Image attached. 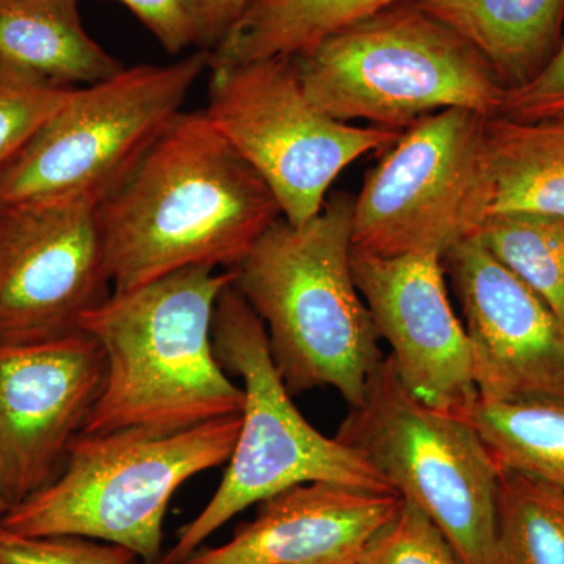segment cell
<instances>
[{"instance_id":"1","label":"cell","mask_w":564,"mask_h":564,"mask_svg":"<svg viewBox=\"0 0 564 564\" xmlns=\"http://www.w3.org/2000/svg\"><path fill=\"white\" fill-rule=\"evenodd\" d=\"M269 185L206 111H181L96 209L113 291L192 269L236 270L280 220Z\"/></svg>"},{"instance_id":"2","label":"cell","mask_w":564,"mask_h":564,"mask_svg":"<svg viewBox=\"0 0 564 564\" xmlns=\"http://www.w3.org/2000/svg\"><path fill=\"white\" fill-rule=\"evenodd\" d=\"M234 280V270L192 267L113 291L80 318L107 364L82 433H176L242 413L243 388L226 375L212 339L215 307Z\"/></svg>"},{"instance_id":"3","label":"cell","mask_w":564,"mask_h":564,"mask_svg":"<svg viewBox=\"0 0 564 564\" xmlns=\"http://www.w3.org/2000/svg\"><path fill=\"white\" fill-rule=\"evenodd\" d=\"M352 204L334 193L313 220L280 218L234 270L289 393L333 388L350 408L386 358L352 278Z\"/></svg>"},{"instance_id":"4","label":"cell","mask_w":564,"mask_h":564,"mask_svg":"<svg viewBox=\"0 0 564 564\" xmlns=\"http://www.w3.org/2000/svg\"><path fill=\"white\" fill-rule=\"evenodd\" d=\"M293 58L306 98L337 121L403 132L441 110L502 113L507 87L481 52L415 2L389 7Z\"/></svg>"},{"instance_id":"5","label":"cell","mask_w":564,"mask_h":564,"mask_svg":"<svg viewBox=\"0 0 564 564\" xmlns=\"http://www.w3.org/2000/svg\"><path fill=\"white\" fill-rule=\"evenodd\" d=\"M240 422L242 413L176 433H80L61 475L0 525L28 536L90 538L159 563L170 500L195 475L228 463Z\"/></svg>"},{"instance_id":"6","label":"cell","mask_w":564,"mask_h":564,"mask_svg":"<svg viewBox=\"0 0 564 564\" xmlns=\"http://www.w3.org/2000/svg\"><path fill=\"white\" fill-rule=\"evenodd\" d=\"M212 339L218 361L243 383L239 436L217 492L158 564L184 563L234 516L292 486L326 481L395 492L355 448L300 413L270 355L265 326L234 282L218 299Z\"/></svg>"},{"instance_id":"7","label":"cell","mask_w":564,"mask_h":564,"mask_svg":"<svg viewBox=\"0 0 564 564\" xmlns=\"http://www.w3.org/2000/svg\"><path fill=\"white\" fill-rule=\"evenodd\" d=\"M198 51L170 65H137L74 88L0 177V207L84 204L98 209L139 169L209 68Z\"/></svg>"},{"instance_id":"8","label":"cell","mask_w":564,"mask_h":564,"mask_svg":"<svg viewBox=\"0 0 564 564\" xmlns=\"http://www.w3.org/2000/svg\"><path fill=\"white\" fill-rule=\"evenodd\" d=\"M336 437L421 508L464 564H496L499 467L469 422L417 399L389 356Z\"/></svg>"},{"instance_id":"9","label":"cell","mask_w":564,"mask_h":564,"mask_svg":"<svg viewBox=\"0 0 564 564\" xmlns=\"http://www.w3.org/2000/svg\"><path fill=\"white\" fill-rule=\"evenodd\" d=\"M210 69L207 118L269 185L291 225L321 214L326 193L350 163L388 150L402 135L323 113L304 95L293 57Z\"/></svg>"},{"instance_id":"10","label":"cell","mask_w":564,"mask_h":564,"mask_svg":"<svg viewBox=\"0 0 564 564\" xmlns=\"http://www.w3.org/2000/svg\"><path fill=\"white\" fill-rule=\"evenodd\" d=\"M464 109L404 129L352 204V250L380 258L444 256L488 217L485 124Z\"/></svg>"},{"instance_id":"11","label":"cell","mask_w":564,"mask_h":564,"mask_svg":"<svg viewBox=\"0 0 564 564\" xmlns=\"http://www.w3.org/2000/svg\"><path fill=\"white\" fill-rule=\"evenodd\" d=\"M113 292L95 207H0V345H32L80 332Z\"/></svg>"},{"instance_id":"12","label":"cell","mask_w":564,"mask_h":564,"mask_svg":"<svg viewBox=\"0 0 564 564\" xmlns=\"http://www.w3.org/2000/svg\"><path fill=\"white\" fill-rule=\"evenodd\" d=\"M106 372L102 348L84 332L0 345V500L7 511L61 475Z\"/></svg>"},{"instance_id":"13","label":"cell","mask_w":564,"mask_h":564,"mask_svg":"<svg viewBox=\"0 0 564 564\" xmlns=\"http://www.w3.org/2000/svg\"><path fill=\"white\" fill-rule=\"evenodd\" d=\"M470 344L478 400L564 404V326L475 236L443 256Z\"/></svg>"},{"instance_id":"14","label":"cell","mask_w":564,"mask_h":564,"mask_svg":"<svg viewBox=\"0 0 564 564\" xmlns=\"http://www.w3.org/2000/svg\"><path fill=\"white\" fill-rule=\"evenodd\" d=\"M351 272L403 384L448 413L477 402L470 344L448 300L443 256L380 258L352 250Z\"/></svg>"},{"instance_id":"15","label":"cell","mask_w":564,"mask_h":564,"mask_svg":"<svg viewBox=\"0 0 564 564\" xmlns=\"http://www.w3.org/2000/svg\"><path fill=\"white\" fill-rule=\"evenodd\" d=\"M402 497L347 485L292 486L259 503L231 540L198 549L182 564H361Z\"/></svg>"},{"instance_id":"16","label":"cell","mask_w":564,"mask_h":564,"mask_svg":"<svg viewBox=\"0 0 564 564\" xmlns=\"http://www.w3.org/2000/svg\"><path fill=\"white\" fill-rule=\"evenodd\" d=\"M0 68L52 87L80 88L126 66L85 31L79 0H0Z\"/></svg>"},{"instance_id":"17","label":"cell","mask_w":564,"mask_h":564,"mask_svg":"<svg viewBox=\"0 0 564 564\" xmlns=\"http://www.w3.org/2000/svg\"><path fill=\"white\" fill-rule=\"evenodd\" d=\"M496 70L507 88L524 84L562 40L564 0H419Z\"/></svg>"},{"instance_id":"18","label":"cell","mask_w":564,"mask_h":564,"mask_svg":"<svg viewBox=\"0 0 564 564\" xmlns=\"http://www.w3.org/2000/svg\"><path fill=\"white\" fill-rule=\"evenodd\" d=\"M488 217L534 214L564 218V124L486 120ZM486 217V218H488Z\"/></svg>"},{"instance_id":"19","label":"cell","mask_w":564,"mask_h":564,"mask_svg":"<svg viewBox=\"0 0 564 564\" xmlns=\"http://www.w3.org/2000/svg\"><path fill=\"white\" fill-rule=\"evenodd\" d=\"M419 0H258L210 52V66L296 57L348 25Z\"/></svg>"},{"instance_id":"20","label":"cell","mask_w":564,"mask_h":564,"mask_svg":"<svg viewBox=\"0 0 564 564\" xmlns=\"http://www.w3.org/2000/svg\"><path fill=\"white\" fill-rule=\"evenodd\" d=\"M484 441L499 470L564 489V404L477 400L456 413Z\"/></svg>"},{"instance_id":"21","label":"cell","mask_w":564,"mask_h":564,"mask_svg":"<svg viewBox=\"0 0 564 564\" xmlns=\"http://www.w3.org/2000/svg\"><path fill=\"white\" fill-rule=\"evenodd\" d=\"M496 564H564V489L499 470Z\"/></svg>"},{"instance_id":"22","label":"cell","mask_w":564,"mask_h":564,"mask_svg":"<svg viewBox=\"0 0 564 564\" xmlns=\"http://www.w3.org/2000/svg\"><path fill=\"white\" fill-rule=\"evenodd\" d=\"M474 236L524 281L564 326V218L492 215Z\"/></svg>"},{"instance_id":"23","label":"cell","mask_w":564,"mask_h":564,"mask_svg":"<svg viewBox=\"0 0 564 564\" xmlns=\"http://www.w3.org/2000/svg\"><path fill=\"white\" fill-rule=\"evenodd\" d=\"M73 90L0 68V177Z\"/></svg>"},{"instance_id":"24","label":"cell","mask_w":564,"mask_h":564,"mask_svg":"<svg viewBox=\"0 0 564 564\" xmlns=\"http://www.w3.org/2000/svg\"><path fill=\"white\" fill-rule=\"evenodd\" d=\"M361 564H464L432 519L402 499L399 511L370 541Z\"/></svg>"},{"instance_id":"25","label":"cell","mask_w":564,"mask_h":564,"mask_svg":"<svg viewBox=\"0 0 564 564\" xmlns=\"http://www.w3.org/2000/svg\"><path fill=\"white\" fill-rule=\"evenodd\" d=\"M121 545L84 536H28L0 525V564H133Z\"/></svg>"},{"instance_id":"26","label":"cell","mask_w":564,"mask_h":564,"mask_svg":"<svg viewBox=\"0 0 564 564\" xmlns=\"http://www.w3.org/2000/svg\"><path fill=\"white\" fill-rule=\"evenodd\" d=\"M564 115V33L549 61L524 84L507 88L500 117L547 121Z\"/></svg>"},{"instance_id":"27","label":"cell","mask_w":564,"mask_h":564,"mask_svg":"<svg viewBox=\"0 0 564 564\" xmlns=\"http://www.w3.org/2000/svg\"><path fill=\"white\" fill-rule=\"evenodd\" d=\"M139 18L170 54L196 46L195 31L181 0H118Z\"/></svg>"},{"instance_id":"28","label":"cell","mask_w":564,"mask_h":564,"mask_svg":"<svg viewBox=\"0 0 564 564\" xmlns=\"http://www.w3.org/2000/svg\"><path fill=\"white\" fill-rule=\"evenodd\" d=\"M199 51L212 52L258 0H181Z\"/></svg>"},{"instance_id":"29","label":"cell","mask_w":564,"mask_h":564,"mask_svg":"<svg viewBox=\"0 0 564 564\" xmlns=\"http://www.w3.org/2000/svg\"><path fill=\"white\" fill-rule=\"evenodd\" d=\"M6 507H3L2 500H0V518H2L3 514H6Z\"/></svg>"},{"instance_id":"30","label":"cell","mask_w":564,"mask_h":564,"mask_svg":"<svg viewBox=\"0 0 564 564\" xmlns=\"http://www.w3.org/2000/svg\"><path fill=\"white\" fill-rule=\"evenodd\" d=\"M554 121H560V122H563V124H564V115H563V117L555 118Z\"/></svg>"},{"instance_id":"31","label":"cell","mask_w":564,"mask_h":564,"mask_svg":"<svg viewBox=\"0 0 564 564\" xmlns=\"http://www.w3.org/2000/svg\"><path fill=\"white\" fill-rule=\"evenodd\" d=\"M133 564H148V563H143V562H140V560H137V562ZM155 564H158V563H155Z\"/></svg>"}]
</instances>
